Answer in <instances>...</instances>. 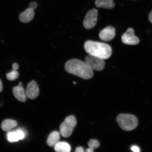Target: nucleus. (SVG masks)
<instances>
[{
  "mask_svg": "<svg viewBox=\"0 0 152 152\" xmlns=\"http://www.w3.org/2000/svg\"><path fill=\"white\" fill-rule=\"evenodd\" d=\"M66 72L83 79H90L94 76V72L85 62L77 59H73L66 62L64 66Z\"/></svg>",
  "mask_w": 152,
  "mask_h": 152,
  "instance_id": "nucleus-1",
  "label": "nucleus"
},
{
  "mask_svg": "<svg viewBox=\"0 0 152 152\" xmlns=\"http://www.w3.org/2000/svg\"><path fill=\"white\" fill-rule=\"evenodd\" d=\"M84 47L89 55L103 60L109 58L112 54L111 47L106 43L88 41L85 43Z\"/></svg>",
  "mask_w": 152,
  "mask_h": 152,
  "instance_id": "nucleus-2",
  "label": "nucleus"
},
{
  "mask_svg": "<svg viewBox=\"0 0 152 152\" xmlns=\"http://www.w3.org/2000/svg\"><path fill=\"white\" fill-rule=\"evenodd\" d=\"M117 121L121 128L126 131L134 130L138 125L137 118L130 114H119L117 118Z\"/></svg>",
  "mask_w": 152,
  "mask_h": 152,
  "instance_id": "nucleus-3",
  "label": "nucleus"
},
{
  "mask_svg": "<svg viewBox=\"0 0 152 152\" xmlns=\"http://www.w3.org/2000/svg\"><path fill=\"white\" fill-rule=\"evenodd\" d=\"M77 124V120L74 116L69 115L66 117L60 127L61 135L64 138L69 137L71 136Z\"/></svg>",
  "mask_w": 152,
  "mask_h": 152,
  "instance_id": "nucleus-4",
  "label": "nucleus"
},
{
  "mask_svg": "<svg viewBox=\"0 0 152 152\" xmlns=\"http://www.w3.org/2000/svg\"><path fill=\"white\" fill-rule=\"evenodd\" d=\"M85 62L91 69L96 71H102L105 66L104 60L90 55L86 57Z\"/></svg>",
  "mask_w": 152,
  "mask_h": 152,
  "instance_id": "nucleus-5",
  "label": "nucleus"
},
{
  "mask_svg": "<svg viewBox=\"0 0 152 152\" xmlns=\"http://www.w3.org/2000/svg\"><path fill=\"white\" fill-rule=\"evenodd\" d=\"M98 11L96 9H93L87 13L83 22L84 27L90 29L96 26L97 21Z\"/></svg>",
  "mask_w": 152,
  "mask_h": 152,
  "instance_id": "nucleus-6",
  "label": "nucleus"
},
{
  "mask_svg": "<svg viewBox=\"0 0 152 152\" xmlns=\"http://www.w3.org/2000/svg\"><path fill=\"white\" fill-rule=\"evenodd\" d=\"M121 41L125 44L136 45L140 42L139 39L134 35V30L132 28H129L121 37Z\"/></svg>",
  "mask_w": 152,
  "mask_h": 152,
  "instance_id": "nucleus-7",
  "label": "nucleus"
},
{
  "mask_svg": "<svg viewBox=\"0 0 152 152\" xmlns=\"http://www.w3.org/2000/svg\"><path fill=\"white\" fill-rule=\"evenodd\" d=\"M115 28L111 26H108L100 31L99 37L102 41H110L115 37Z\"/></svg>",
  "mask_w": 152,
  "mask_h": 152,
  "instance_id": "nucleus-8",
  "label": "nucleus"
},
{
  "mask_svg": "<svg viewBox=\"0 0 152 152\" xmlns=\"http://www.w3.org/2000/svg\"><path fill=\"white\" fill-rule=\"evenodd\" d=\"M26 94V97L31 99H35L39 96V89L35 81H32L28 83Z\"/></svg>",
  "mask_w": 152,
  "mask_h": 152,
  "instance_id": "nucleus-9",
  "label": "nucleus"
},
{
  "mask_svg": "<svg viewBox=\"0 0 152 152\" xmlns=\"http://www.w3.org/2000/svg\"><path fill=\"white\" fill-rule=\"evenodd\" d=\"M25 135L23 131L19 129L15 131L9 132L7 134V138L9 142H17L19 140L24 139L25 137Z\"/></svg>",
  "mask_w": 152,
  "mask_h": 152,
  "instance_id": "nucleus-10",
  "label": "nucleus"
},
{
  "mask_svg": "<svg viewBox=\"0 0 152 152\" xmlns=\"http://www.w3.org/2000/svg\"><path fill=\"white\" fill-rule=\"evenodd\" d=\"M13 94L16 99L19 101L25 102L26 100V96L22 83H19L18 86L14 87L13 89Z\"/></svg>",
  "mask_w": 152,
  "mask_h": 152,
  "instance_id": "nucleus-11",
  "label": "nucleus"
},
{
  "mask_svg": "<svg viewBox=\"0 0 152 152\" xmlns=\"http://www.w3.org/2000/svg\"><path fill=\"white\" fill-rule=\"evenodd\" d=\"M34 15V10L29 8L21 13L19 16V18L21 22L24 23H28L33 20Z\"/></svg>",
  "mask_w": 152,
  "mask_h": 152,
  "instance_id": "nucleus-12",
  "label": "nucleus"
},
{
  "mask_svg": "<svg viewBox=\"0 0 152 152\" xmlns=\"http://www.w3.org/2000/svg\"><path fill=\"white\" fill-rule=\"evenodd\" d=\"M60 134L57 131H54L49 134L47 140L48 145L50 147H54L59 142Z\"/></svg>",
  "mask_w": 152,
  "mask_h": 152,
  "instance_id": "nucleus-13",
  "label": "nucleus"
},
{
  "mask_svg": "<svg viewBox=\"0 0 152 152\" xmlns=\"http://www.w3.org/2000/svg\"><path fill=\"white\" fill-rule=\"evenodd\" d=\"M95 4L97 7L106 9H112L115 6L113 0H96Z\"/></svg>",
  "mask_w": 152,
  "mask_h": 152,
  "instance_id": "nucleus-14",
  "label": "nucleus"
},
{
  "mask_svg": "<svg viewBox=\"0 0 152 152\" xmlns=\"http://www.w3.org/2000/svg\"><path fill=\"white\" fill-rule=\"evenodd\" d=\"M18 125V123L14 120L5 119L1 123V127L2 130L5 132H8L14 128Z\"/></svg>",
  "mask_w": 152,
  "mask_h": 152,
  "instance_id": "nucleus-15",
  "label": "nucleus"
},
{
  "mask_svg": "<svg viewBox=\"0 0 152 152\" xmlns=\"http://www.w3.org/2000/svg\"><path fill=\"white\" fill-rule=\"evenodd\" d=\"M55 151L57 152H70L71 147L69 143L64 142H59L54 147Z\"/></svg>",
  "mask_w": 152,
  "mask_h": 152,
  "instance_id": "nucleus-16",
  "label": "nucleus"
},
{
  "mask_svg": "<svg viewBox=\"0 0 152 152\" xmlns=\"http://www.w3.org/2000/svg\"><path fill=\"white\" fill-rule=\"evenodd\" d=\"M89 148L86 149V152H93L95 149L99 147L100 143L98 140L94 139L91 140L88 142Z\"/></svg>",
  "mask_w": 152,
  "mask_h": 152,
  "instance_id": "nucleus-17",
  "label": "nucleus"
},
{
  "mask_svg": "<svg viewBox=\"0 0 152 152\" xmlns=\"http://www.w3.org/2000/svg\"><path fill=\"white\" fill-rule=\"evenodd\" d=\"M18 72L16 70L13 69L12 71L7 74L6 77L9 80L13 81L18 78Z\"/></svg>",
  "mask_w": 152,
  "mask_h": 152,
  "instance_id": "nucleus-18",
  "label": "nucleus"
},
{
  "mask_svg": "<svg viewBox=\"0 0 152 152\" xmlns=\"http://www.w3.org/2000/svg\"><path fill=\"white\" fill-rule=\"evenodd\" d=\"M29 7L30 8L33 10L37 8V3L35 2H32L30 4Z\"/></svg>",
  "mask_w": 152,
  "mask_h": 152,
  "instance_id": "nucleus-19",
  "label": "nucleus"
},
{
  "mask_svg": "<svg viewBox=\"0 0 152 152\" xmlns=\"http://www.w3.org/2000/svg\"><path fill=\"white\" fill-rule=\"evenodd\" d=\"M131 150L132 151L134 152H139L140 151V150L137 146H133L131 148Z\"/></svg>",
  "mask_w": 152,
  "mask_h": 152,
  "instance_id": "nucleus-20",
  "label": "nucleus"
},
{
  "mask_svg": "<svg viewBox=\"0 0 152 152\" xmlns=\"http://www.w3.org/2000/svg\"><path fill=\"white\" fill-rule=\"evenodd\" d=\"M84 152V149L83 147H79L76 148L75 152Z\"/></svg>",
  "mask_w": 152,
  "mask_h": 152,
  "instance_id": "nucleus-21",
  "label": "nucleus"
},
{
  "mask_svg": "<svg viewBox=\"0 0 152 152\" xmlns=\"http://www.w3.org/2000/svg\"><path fill=\"white\" fill-rule=\"evenodd\" d=\"M13 69L15 70H17L19 68L18 64L17 63H14L12 65Z\"/></svg>",
  "mask_w": 152,
  "mask_h": 152,
  "instance_id": "nucleus-22",
  "label": "nucleus"
},
{
  "mask_svg": "<svg viewBox=\"0 0 152 152\" xmlns=\"http://www.w3.org/2000/svg\"><path fill=\"white\" fill-rule=\"evenodd\" d=\"M148 19H149L150 22L152 24V11L151 12H150L149 15V16H148Z\"/></svg>",
  "mask_w": 152,
  "mask_h": 152,
  "instance_id": "nucleus-23",
  "label": "nucleus"
},
{
  "mask_svg": "<svg viewBox=\"0 0 152 152\" xmlns=\"http://www.w3.org/2000/svg\"><path fill=\"white\" fill-rule=\"evenodd\" d=\"M2 90H3L2 83L1 80H0V92H1V91H2Z\"/></svg>",
  "mask_w": 152,
  "mask_h": 152,
  "instance_id": "nucleus-24",
  "label": "nucleus"
},
{
  "mask_svg": "<svg viewBox=\"0 0 152 152\" xmlns=\"http://www.w3.org/2000/svg\"><path fill=\"white\" fill-rule=\"evenodd\" d=\"M73 83H74V84H76V83H76V82H74Z\"/></svg>",
  "mask_w": 152,
  "mask_h": 152,
  "instance_id": "nucleus-25",
  "label": "nucleus"
}]
</instances>
